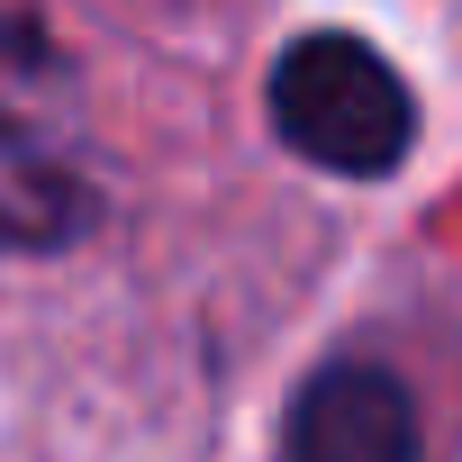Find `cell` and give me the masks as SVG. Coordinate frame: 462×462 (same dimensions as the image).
<instances>
[{
    "label": "cell",
    "mask_w": 462,
    "mask_h": 462,
    "mask_svg": "<svg viewBox=\"0 0 462 462\" xmlns=\"http://www.w3.org/2000/svg\"><path fill=\"white\" fill-rule=\"evenodd\" d=\"M273 127H282L291 154H309L345 181H381L417 145V100H408V82L390 73L381 46L327 28V37H300L273 64Z\"/></svg>",
    "instance_id": "cell-1"
},
{
    "label": "cell",
    "mask_w": 462,
    "mask_h": 462,
    "mask_svg": "<svg viewBox=\"0 0 462 462\" xmlns=\"http://www.w3.org/2000/svg\"><path fill=\"white\" fill-rule=\"evenodd\" d=\"M291 462H417V408L381 363H327L291 399Z\"/></svg>",
    "instance_id": "cell-2"
},
{
    "label": "cell",
    "mask_w": 462,
    "mask_h": 462,
    "mask_svg": "<svg viewBox=\"0 0 462 462\" xmlns=\"http://www.w3.org/2000/svg\"><path fill=\"white\" fill-rule=\"evenodd\" d=\"M0 245H28V226H19V217H0Z\"/></svg>",
    "instance_id": "cell-3"
}]
</instances>
